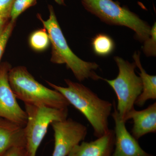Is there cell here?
<instances>
[{
  "instance_id": "1",
  "label": "cell",
  "mask_w": 156,
  "mask_h": 156,
  "mask_svg": "<svg viewBox=\"0 0 156 156\" xmlns=\"http://www.w3.org/2000/svg\"><path fill=\"white\" fill-rule=\"evenodd\" d=\"M46 82L86 117L93 128L95 137L102 136L109 130L108 119L111 114L112 103L100 98L83 84L69 79L65 80L67 85L66 87Z\"/></svg>"
},
{
  "instance_id": "2",
  "label": "cell",
  "mask_w": 156,
  "mask_h": 156,
  "mask_svg": "<svg viewBox=\"0 0 156 156\" xmlns=\"http://www.w3.org/2000/svg\"><path fill=\"white\" fill-rule=\"evenodd\" d=\"M48 8L50 15L48 20H44L39 14L37 17L49 35L52 46L51 61L55 64L66 65L79 82L88 79L102 80L95 72L99 68L97 63L84 61L73 52L62 33L53 6L50 5Z\"/></svg>"
},
{
  "instance_id": "3",
  "label": "cell",
  "mask_w": 156,
  "mask_h": 156,
  "mask_svg": "<svg viewBox=\"0 0 156 156\" xmlns=\"http://www.w3.org/2000/svg\"><path fill=\"white\" fill-rule=\"evenodd\" d=\"M9 80L17 98L25 104L60 109L68 108L70 105L60 92L38 82L24 66L11 68Z\"/></svg>"
},
{
  "instance_id": "4",
  "label": "cell",
  "mask_w": 156,
  "mask_h": 156,
  "mask_svg": "<svg viewBox=\"0 0 156 156\" xmlns=\"http://www.w3.org/2000/svg\"><path fill=\"white\" fill-rule=\"evenodd\" d=\"M85 9L102 22L126 27L135 32L137 40L145 41L150 36L151 27L127 7L113 0H81Z\"/></svg>"
},
{
  "instance_id": "5",
  "label": "cell",
  "mask_w": 156,
  "mask_h": 156,
  "mask_svg": "<svg viewBox=\"0 0 156 156\" xmlns=\"http://www.w3.org/2000/svg\"><path fill=\"white\" fill-rule=\"evenodd\" d=\"M114 59L119 68L118 76L113 80L102 78V80L115 91L118 100L117 111L121 119L126 122V116L134 108L135 101L142 92V81L135 73V62L130 63L119 56H115Z\"/></svg>"
},
{
  "instance_id": "6",
  "label": "cell",
  "mask_w": 156,
  "mask_h": 156,
  "mask_svg": "<svg viewBox=\"0 0 156 156\" xmlns=\"http://www.w3.org/2000/svg\"><path fill=\"white\" fill-rule=\"evenodd\" d=\"M25 108L27 118L24 128L25 147L30 156H36L49 126L54 121L66 120L68 109L29 104H25Z\"/></svg>"
},
{
  "instance_id": "7",
  "label": "cell",
  "mask_w": 156,
  "mask_h": 156,
  "mask_svg": "<svg viewBox=\"0 0 156 156\" xmlns=\"http://www.w3.org/2000/svg\"><path fill=\"white\" fill-rule=\"evenodd\" d=\"M50 125L54 131L55 140L52 156H67L74 147L87 136V127L71 119L54 121Z\"/></svg>"
},
{
  "instance_id": "8",
  "label": "cell",
  "mask_w": 156,
  "mask_h": 156,
  "mask_svg": "<svg viewBox=\"0 0 156 156\" xmlns=\"http://www.w3.org/2000/svg\"><path fill=\"white\" fill-rule=\"evenodd\" d=\"M11 69L7 63H3L0 67V117L24 128L27 122V115L20 106L10 87L9 73Z\"/></svg>"
},
{
  "instance_id": "9",
  "label": "cell",
  "mask_w": 156,
  "mask_h": 156,
  "mask_svg": "<svg viewBox=\"0 0 156 156\" xmlns=\"http://www.w3.org/2000/svg\"><path fill=\"white\" fill-rule=\"evenodd\" d=\"M112 105L114 112L112 115L115 123V142L112 156H154L140 147L137 140L127 130L126 122L121 119L114 100Z\"/></svg>"
},
{
  "instance_id": "10",
  "label": "cell",
  "mask_w": 156,
  "mask_h": 156,
  "mask_svg": "<svg viewBox=\"0 0 156 156\" xmlns=\"http://www.w3.org/2000/svg\"><path fill=\"white\" fill-rule=\"evenodd\" d=\"M115 142L114 130L109 129L94 141H83L75 146L67 156H112Z\"/></svg>"
},
{
  "instance_id": "11",
  "label": "cell",
  "mask_w": 156,
  "mask_h": 156,
  "mask_svg": "<svg viewBox=\"0 0 156 156\" xmlns=\"http://www.w3.org/2000/svg\"><path fill=\"white\" fill-rule=\"evenodd\" d=\"M129 119L133 120L132 135L137 140L148 133H156V102L142 110L133 109L126 116L125 122Z\"/></svg>"
},
{
  "instance_id": "12",
  "label": "cell",
  "mask_w": 156,
  "mask_h": 156,
  "mask_svg": "<svg viewBox=\"0 0 156 156\" xmlns=\"http://www.w3.org/2000/svg\"><path fill=\"white\" fill-rule=\"evenodd\" d=\"M26 147L24 128L0 117V156L14 147Z\"/></svg>"
},
{
  "instance_id": "13",
  "label": "cell",
  "mask_w": 156,
  "mask_h": 156,
  "mask_svg": "<svg viewBox=\"0 0 156 156\" xmlns=\"http://www.w3.org/2000/svg\"><path fill=\"white\" fill-rule=\"evenodd\" d=\"M133 58L136 67L139 68L140 71L138 74L143 86L142 92L137 98L134 105L142 107L147 101L156 99V76L148 74L142 67L140 62V52H134Z\"/></svg>"
},
{
  "instance_id": "14",
  "label": "cell",
  "mask_w": 156,
  "mask_h": 156,
  "mask_svg": "<svg viewBox=\"0 0 156 156\" xmlns=\"http://www.w3.org/2000/svg\"><path fill=\"white\" fill-rule=\"evenodd\" d=\"M92 46L95 54L101 56H108L111 54L115 48L113 39L104 34L96 35L92 39Z\"/></svg>"
},
{
  "instance_id": "15",
  "label": "cell",
  "mask_w": 156,
  "mask_h": 156,
  "mask_svg": "<svg viewBox=\"0 0 156 156\" xmlns=\"http://www.w3.org/2000/svg\"><path fill=\"white\" fill-rule=\"evenodd\" d=\"M50 44L49 35L44 28L36 30L30 37V45L35 51H44L48 48Z\"/></svg>"
},
{
  "instance_id": "16",
  "label": "cell",
  "mask_w": 156,
  "mask_h": 156,
  "mask_svg": "<svg viewBox=\"0 0 156 156\" xmlns=\"http://www.w3.org/2000/svg\"><path fill=\"white\" fill-rule=\"evenodd\" d=\"M37 0H14L10 14V19L15 21L24 11L37 4Z\"/></svg>"
},
{
  "instance_id": "17",
  "label": "cell",
  "mask_w": 156,
  "mask_h": 156,
  "mask_svg": "<svg viewBox=\"0 0 156 156\" xmlns=\"http://www.w3.org/2000/svg\"><path fill=\"white\" fill-rule=\"evenodd\" d=\"M142 50L148 57L155 56L156 55V23L155 22L151 27L149 37L144 42Z\"/></svg>"
},
{
  "instance_id": "18",
  "label": "cell",
  "mask_w": 156,
  "mask_h": 156,
  "mask_svg": "<svg viewBox=\"0 0 156 156\" xmlns=\"http://www.w3.org/2000/svg\"><path fill=\"white\" fill-rule=\"evenodd\" d=\"M15 22V21L10 20L6 26L3 34L0 36V63H1L2 56L5 49L6 45L14 29ZM0 67H1V64H0Z\"/></svg>"
},
{
  "instance_id": "19",
  "label": "cell",
  "mask_w": 156,
  "mask_h": 156,
  "mask_svg": "<svg viewBox=\"0 0 156 156\" xmlns=\"http://www.w3.org/2000/svg\"><path fill=\"white\" fill-rule=\"evenodd\" d=\"M14 0H0V17H10Z\"/></svg>"
},
{
  "instance_id": "20",
  "label": "cell",
  "mask_w": 156,
  "mask_h": 156,
  "mask_svg": "<svg viewBox=\"0 0 156 156\" xmlns=\"http://www.w3.org/2000/svg\"><path fill=\"white\" fill-rule=\"evenodd\" d=\"M2 156H30L25 147H18L11 148Z\"/></svg>"
},
{
  "instance_id": "21",
  "label": "cell",
  "mask_w": 156,
  "mask_h": 156,
  "mask_svg": "<svg viewBox=\"0 0 156 156\" xmlns=\"http://www.w3.org/2000/svg\"><path fill=\"white\" fill-rule=\"evenodd\" d=\"M9 19H10V17H0V36L9 23L8 21Z\"/></svg>"
},
{
  "instance_id": "22",
  "label": "cell",
  "mask_w": 156,
  "mask_h": 156,
  "mask_svg": "<svg viewBox=\"0 0 156 156\" xmlns=\"http://www.w3.org/2000/svg\"><path fill=\"white\" fill-rule=\"evenodd\" d=\"M57 4L59 5H64L65 0H54Z\"/></svg>"
}]
</instances>
